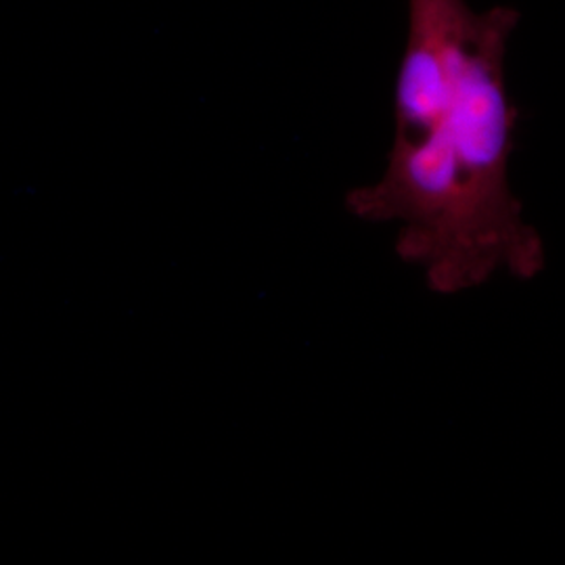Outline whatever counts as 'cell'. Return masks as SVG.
<instances>
[{
	"label": "cell",
	"instance_id": "1",
	"mask_svg": "<svg viewBox=\"0 0 565 565\" xmlns=\"http://www.w3.org/2000/svg\"><path fill=\"white\" fill-rule=\"evenodd\" d=\"M518 11H473L459 0L431 41L404 53L394 93L396 135L382 181L354 189L348 210L403 223L398 256L424 266L438 294L507 270L532 279L545 245L509 186L518 109L505 84Z\"/></svg>",
	"mask_w": 565,
	"mask_h": 565
}]
</instances>
